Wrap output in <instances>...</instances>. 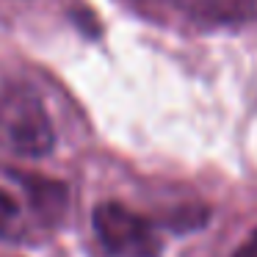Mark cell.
Returning <instances> with one entry per match:
<instances>
[{
	"mask_svg": "<svg viewBox=\"0 0 257 257\" xmlns=\"http://www.w3.org/2000/svg\"><path fill=\"white\" fill-rule=\"evenodd\" d=\"M56 147V127L42 97L25 83L0 86V150L17 158H45Z\"/></svg>",
	"mask_w": 257,
	"mask_h": 257,
	"instance_id": "obj_1",
	"label": "cell"
},
{
	"mask_svg": "<svg viewBox=\"0 0 257 257\" xmlns=\"http://www.w3.org/2000/svg\"><path fill=\"white\" fill-rule=\"evenodd\" d=\"M102 249L111 257H161V238L150 218L119 202H102L91 213Z\"/></svg>",
	"mask_w": 257,
	"mask_h": 257,
	"instance_id": "obj_2",
	"label": "cell"
},
{
	"mask_svg": "<svg viewBox=\"0 0 257 257\" xmlns=\"http://www.w3.org/2000/svg\"><path fill=\"white\" fill-rule=\"evenodd\" d=\"M14 180L23 185L28 205L34 210V216L39 218V224L45 227H58L67 216L69 207V188L67 183L47 174H36V172H20V169H9Z\"/></svg>",
	"mask_w": 257,
	"mask_h": 257,
	"instance_id": "obj_3",
	"label": "cell"
},
{
	"mask_svg": "<svg viewBox=\"0 0 257 257\" xmlns=\"http://www.w3.org/2000/svg\"><path fill=\"white\" fill-rule=\"evenodd\" d=\"M194 14L207 25H240L257 17V0H199Z\"/></svg>",
	"mask_w": 257,
	"mask_h": 257,
	"instance_id": "obj_4",
	"label": "cell"
},
{
	"mask_svg": "<svg viewBox=\"0 0 257 257\" xmlns=\"http://www.w3.org/2000/svg\"><path fill=\"white\" fill-rule=\"evenodd\" d=\"M20 235V205L12 194L0 188V238H17Z\"/></svg>",
	"mask_w": 257,
	"mask_h": 257,
	"instance_id": "obj_5",
	"label": "cell"
},
{
	"mask_svg": "<svg viewBox=\"0 0 257 257\" xmlns=\"http://www.w3.org/2000/svg\"><path fill=\"white\" fill-rule=\"evenodd\" d=\"M232 257H257V229L238 246V251H235Z\"/></svg>",
	"mask_w": 257,
	"mask_h": 257,
	"instance_id": "obj_6",
	"label": "cell"
}]
</instances>
